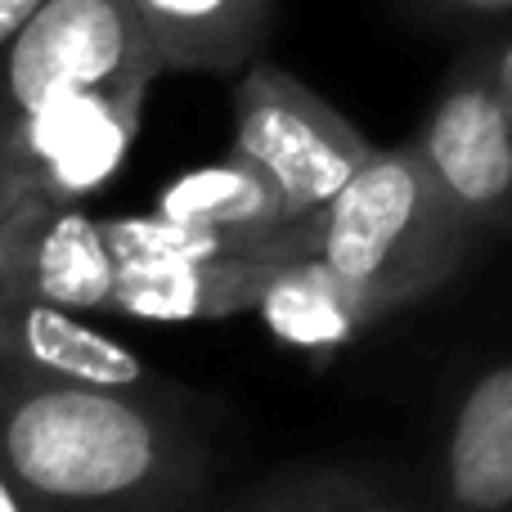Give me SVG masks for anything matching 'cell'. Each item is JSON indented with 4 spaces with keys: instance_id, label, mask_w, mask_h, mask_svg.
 Returning a JSON list of instances; mask_svg holds the SVG:
<instances>
[{
    "instance_id": "1",
    "label": "cell",
    "mask_w": 512,
    "mask_h": 512,
    "mask_svg": "<svg viewBox=\"0 0 512 512\" xmlns=\"http://www.w3.org/2000/svg\"><path fill=\"white\" fill-rule=\"evenodd\" d=\"M0 477L23 512H198L216 450L171 387L81 391L0 373Z\"/></svg>"
},
{
    "instance_id": "10",
    "label": "cell",
    "mask_w": 512,
    "mask_h": 512,
    "mask_svg": "<svg viewBox=\"0 0 512 512\" xmlns=\"http://www.w3.org/2000/svg\"><path fill=\"white\" fill-rule=\"evenodd\" d=\"M117 261L81 207H18L0 221V288L63 310H104Z\"/></svg>"
},
{
    "instance_id": "5",
    "label": "cell",
    "mask_w": 512,
    "mask_h": 512,
    "mask_svg": "<svg viewBox=\"0 0 512 512\" xmlns=\"http://www.w3.org/2000/svg\"><path fill=\"white\" fill-rule=\"evenodd\" d=\"M162 77L131 0H41L0 50V122L63 95Z\"/></svg>"
},
{
    "instance_id": "7",
    "label": "cell",
    "mask_w": 512,
    "mask_h": 512,
    "mask_svg": "<svg viewBox=\"0 0 512 512\" xmlns=\"http://www.w3.org/2000/svg\"><path fill=\"white\" fill-rule=\"evenodd\" d=\"M423 495L436 512H512V346L445 400Z\"/></svg>"
},
{
    "instance_id": "9",
    "label": "cell",
    "mask_w": 512,
    "mask_h": 512,
    "mask_svg": "<svg viewBox=\"0 0 512 512\" xmlns=\"http://www.w3.org/2000/svg\"><path fill=\"white\" fill-rule=\"evenodd\" d=\"M0 373L41 387L81 391H167V382L126 342L77 310L0 288Z\"/></svg>"
},
{
    "instance_id": "4",
    "label": "cell",
    "mask_w": 512,
    "mask_h": 512,
    "mask_svg": "<svg viewBox=\"0 0 512 512\" xmlns=\"http://www.w3.org/2000/svg\"><path fill=\"white\" fill-rule=\"evenodd\" d=\"M149 86L63 95L0 122V221L18 207H81L131 158Z\"/></svg>"
},
{
    "instance_id": "16",
    "label": "cell",
    "mask_w": 512,
    "mask_h": 512,
    "mask_svg": "<svg viewBox=\"0 0 512 512\" xmlns=\"http://www.w3.org/2000/svg\"><path fill=\"white\" fill-rule=\"evenodd\" d=\"M427 18H495L508 14L512 0H418Z\"/></svg>"
},
{
    "instance_id": "14",
    "label": "cell",
    "mask_w": 512,
    "mask_h": 512,
    "mask_svg": "<svg viewBox=\"0 0 512 512\" xmlns=\"http://www.w3.org/2000/svg\"><path fill=\"white\" fill-rule=\"evenodd\" d=\"M364 481H369L364 472L342 468V463H306V468L274 472L225 504L198 512H351Z\"/></svg>"
},
{
    "instance_id": "12",
    "label": "cell",
    "mask_w": 512,
    "mask_h": 512,
    "mask_svg": "<svg viewBox=\"0 0 512 512\" xmlns=\"http://www.w3.org/2000/svg\"><path fill=\"white\" fill-rule=\"evenodd\" d=\"M265 274L256 261H122L104 310L158 324L252 315Z\"/></svg>"
},
{
    "instance_id": "6",
    "label": "cell",
    "mask_w": 512,
    "mask_h": 512,
    "mask_svg": "<svg viewBox=\"0 0 512 512\" xmlns=\"http://www.w3.org/2000/svg\"><path fill=\"white\" fill-rule=\"evenodd\" d=\"M409 149L472 234H512V117L490 86L481 54L454 68Z\"/></svg>"
},
{
    "instance_id": "13",
    "label": "cell",
    "mask_w": 512,
    "mask_h": 512,
    "mask_svg": "<svg viewBox=\"0 0 512 512\" xmlns=\"http://www.w3.org/2000/svg\"><path fill=\"white\" fill-rule=\"evenodd\" d=\"M252 315L283 346L306 355H333L346 342H355L369 324H378V315L319 256L270 265Z\"/></svg>"
},
{
    "instance_id": "2",
    "label": "cell",
    "mask_w": 512,
    "mask_h": 512,
    "mask_svg": "<svg viewBox=\"0 0 512 512\" xmlns=\"http://www.w3.org/2000/svg\"><path fill=\"white\" fill-rule=\"evenodd\" d=\"M477 234L445 207L414 149H378L373 162L328 203L319 261L378 319L454 279Z\"/></svg>"
},
{
    "instance_id": "19",
    "label": "cell",
    "mask_w": 512,
    "mask_h": 512,
    "mask_svg": "<svg viewBox=\"0 0 512 512\" xmlns=\"http://www.w3.org/2000/svg\"><path fill=\"white\" fill-rule=\"evenodd\" d=\"M0 512H23V504L14 499V490L5 486V477H0Z\"/></svg>"
},
{
    "instance_id": "11",
    "label": "cell",
    "mask_w": 512,
    "mask_h": 512,
    "mask_svg": "<svg viewBox=\"0 0 512 512\" xmlns=\"http://www.w3.org/2000/svg\"><path fill=\"white\" fill-rule=\"evenodd\" d=\"M162 72H234L261 54L274 0H131Z\"/></svg>"
},
{
    "instance_id": "18",
    "label": "cell",
    "mask_w": 512,
    "mask_h": 512,
    "mask_svg": "<svg viewBox=\"0 0 512 512\" xmlns=\"http://www.w3.org/2000/svg\"><path fill=\"white\" fill-rule=\"evenodd\" d=\"M36 5H41V0H0V50L14 41V32L32 18Z\"/></svg>"
},
{
    "instance_id": "17",
    "label": "cell",
    "mask_w": 512,
    "mask_h": 512,
    "mask_svg": "<svg viewBox=\"0 0 512 512\" xmlns=\"http://www.w3.org/2000/svg\"><path fill=\"white\" fill-rule=\"evenodd\" d=\"M481 59H486L490 86H495L499 104H504V113L512 117V36L499 45V50H481Z\"/></svg>"
},
{
    "instance_id": "3",
    "label": "cell",
    "mask_w": 512,
    "mask_h": 512,
    "mask_svg": "<svg viewBox=\"0 0 512 512\" xmlns=\"http://www.w3.org/2000/svg\"><path fill=\"white\" fill-rule=\"evenodd\" d=\"M230 149L274 180L288 221H319L378 153L360 126L270 63L239 72Z\"/></svg>"
},
{
    "instance_id": "15",
    "label": "cell",
    "mask_w": 512,
    "mask_h": 512,
    "mask_svg": "<svg viewBox=\"0 0 512 512\" xmlns=\"http://www.w3.org/2000/svg\"><path fill=\"white\" fill-rule=\"evenodd\" d=\"M351 512H436V508L427 495H405V490H391V486H382V481L369 477Z\"/></svg>"
},
{
    "instance_id": "8",
    "label": "cell",
    "mask_w": 512,
    "mask_h": 512,
    "mask_svg": "<svg viewBox=\"0 0 512 512\" xmlns=\"http://www.w3.org/2000/svg\"><path fill=\"white\" fill-rule=\"evenodd\" d=\"M153 216L225 239L239 261L279 265V261H306L319 252V221H288L283 198L274 180L243 153H225L216 162L176 176L153 203Z\"/></svg>"
}]
</instances>
